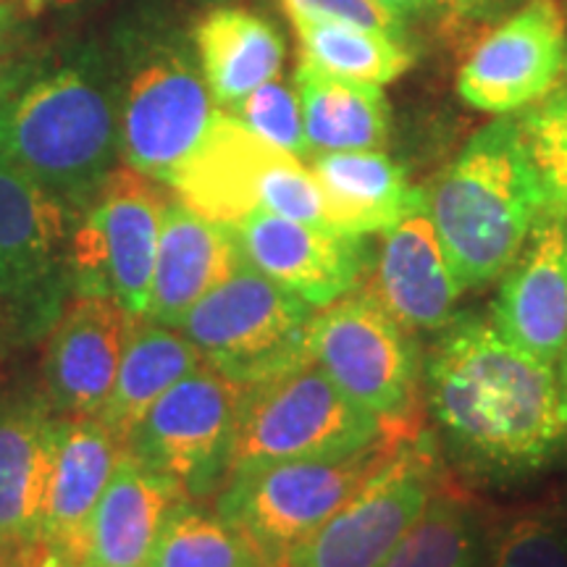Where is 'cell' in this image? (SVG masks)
I'll list each match as a JSON object with an SVG mask.
<instances>
[{
    "label": "cell",
    "instance_id": "484cf974",
    "mask_svg": "<svg viewBox=\"0 0 567 567\" xmlns=\"http://www.w3.org/2000/svg\"><path fill=\"white\" fill-rule=\"evenodd\" d=\"M200 365V352L187 337L153 321L137 323L126 342L116 384L97 413V421L126 444L134 425L145 417L153 402Z\"/></svg>",
    "mask_w": 567,
    "mask_h": 567
},
{
    "label": "cell",
    "instance_id": "ac0fdd59",
    "mask_svg": "<svg viewBox=\"0 0 567 567\" xmlns=\"http://www.w3.org/2000/svg\"><path fill=\"white\" fill-rule=\"evenodd\" d=\"M492 323L517 347L557 365L567 350V226L542 216L534 234L502 276Z\"/></svg>",
    "mask_w": 567,
    "mask_h": 567
},
{
    "label": "cell",
    "instance_id": "52a82bcc",
    "mask_svg": "<svg viewBox=\"0 0 567 567\" xmlns=\"http://www.w3.org/2000/svg\"><path fill=\"white\" fill-rule=\"evenodd\" d=\"M392 444L381 442L344 460H287L231 473L216 513L243 530L271 567L365 484Z\"/></svg>",
    "mask_w": 567,
    "mask_h": 567
},
{
    "label": "cell",
    "instance_id": "1f68e13d",
    "mask_svg": "<svg viewBox=\"0 0 567 567\" xmlns=\"http://www.w3.org/2000/svg\"><path fill=\"white\" fill-rule=\"evenodd\" d=\"M486 567H567V526L551 515L517 517L494 542Z\"/></svg>",
    "mask_w": 567,
    "mask_h": 567
},
{
    "label": "cell",
    "instance_id": "7402d4cb",
    "mask_svg": "<svg viewBox=\"0 0 567 567\" xmlns=\"http://www.w3.org/2000/svg\"><path fill=\"white\" fill-rule=\"evenodd\" d=\"M182 499L189 496L174 478L124 452L92 515L82 567H145L163 520Z\"/></svg>",
    "mask_w": 567,
    "mask_h": 567
},
{
    "label": "cell",
    "instance_id": "d6986e66",
    "mask_svg": "<svg viewBox=\"0 0 567 567\" xmlns=\"http://www.w3.org/2000/svg\"><path fill=\"white\" fill-rule=\"evenodd\" d=\"M368 292L405 329L439 331L452 323L465 287L431 221L429 195L384 231Z\"/></svg>",
    "mask_w": 567,
    "mask_h": 567
},
{
    "label": "cell",
    "instance_id": "8992f818",
    "mask_svg": "<svg viewBox=\"0 0 567 567\" xmlns=\"http://www.w3.org/2000/svg\"><path fill=\"white\" fill-rule=\"evenodd\" d=\"M313 316V305L243 264L184 316L179 329L203 363L247 386L310 358Z\"/></svg>",
    "mask_w": 567,
    "mask_h": 567
},
{
    "label": "cell",
    "instance_id": "603a6c76",
    "mask_svg": "<svg viewBox=\"0 0 567 567\" xmlns=\"http://www.w3.org/2000/svg\"><path fill=\"white\" fill-rule=\"evenodd\" d=\"M313 176L323 195L326 221L352 237L389 231L429 195L410 187L402 166L379 151L318 153Z\"/></svg>",
    "mask_w": 567,
    "mask_h": 567
},
{
    "label": "cell",
    "instance_id": "e575fe53",
    "mask_svg": "<svg viewBox=\"0 0 567 567\" xmlns=\"http://www.w3.org/2000/svg\"><path fill=\"white\" fill-rule=\"evenodd\" d=\"M502 3H513V0H460L457 13H463V17H481V13L499 9Z\"/></svg>",
    "mask_w": 567,
    "mask_h": 567
},
{
    "label": "cell",
    "instance_id": "d590c367",
    "mask_svg": "<svg viewBox=\"0 0 567 567\" xmlns=\"http://www.w3.org/2000/svg\"><path fill=\"white\" fill-rule=\"evenodd\" d=\"M557 365H559V371H557L559 389H563V400H565V405H567V350H565L563 358H559Z\"/></svg>",
    "mask_w": 567,
    "mask_h": 567
},
{
    "label": "cell",
    "instance_id": "4dcf8cb0",
    "mask_svg": "<svg viewBox=\"0 0 567 567\" xmlns=\"http://www.w3.org/2000/svg\"><path fill=\"white\" fill-rule=\"evenodd\" d=\"M229 113L237 116L252 134H258L260 140H266L268 145L279 147L284 153L297 155V158L310 153L308 137H305L300 95L289 84L279 80L260 84Z\"/></svg>",
    "mask_w": 567,
    "mask_h": 567
},
{
    "label": "cell",
    "instance_id": "83f0119b",
    "mask_svg": "<svg viewBox=\"0 0 567 567\" xmlns=\"http://www.w3.org/2000/svg\"><path fill=\"white\" fill-rule=\"evenodd\" d=\"M145 567H266V559L221 515L182 499L163 520Z\"/></svg>",
    "mask_w": 567,
    "mask_h": 567
},
{
    "label": "cell",
    "instance_id": "7c38bea8",
    "mask_svg": "<svg viewBox=\"0 0 567 567\" xmlns=\"http://www.w3.org/2000/svg\"><path fill=\"white\" fill-rule=\"evenodd\" d=\"M431 486L429 450L394 442L365 484L271 567H381L431 502Z\"/></svg>",
    "mask_w": 567,
    "mask_h": 567
},
{
    "label": "cell",
    "instance_id": "3957f363",
    "mask_svg": "<svg viewBox=\"0 0 567 567\" xmlns=\"http://www.w3.org/2000/svg\"><path fill=\"white\" fill-rule=\"evenodd\" d=\"M0 151L66 210L87 208L118 151L109 90L80 66L40 76L0 101Z\"/></svg>",
    "mask_w": 567,
    "mask_h": 567
},
{
    "label": "cell",
    "instance_id": "5b68a950",
    "mask_svg": "<svg viewBox=\"0 0 567 567\" xmlns=\"http://www.w3.org/2000/svg\"><path fill=\"white\" fill-rule=\"evenodd\" d=\"M168 184L189 210L229 229L264 210L331 229L313 172L224 111Z\"/></svg>",
    "mask_w": 567,
    "mask_h": 567
},
{
    "label": "cell",
    "instance_id": "44dd1931",
    "mask_svg": "<svg viewBox=\"0 0 567 567\" xmlns=\"http://www.w3.org/2000/svg\"><path fill=\"white\" fill-rule=\"evenodd\" d=\"M245 264L229 226L208 221L184 203L166 208L145 318L179 329L184 316Z\"/></svg>",
    "mask_w": 567,
    "mask_h": 567
},
{
    "label": "cell",
    "instance_id": "f546056e",
    "mask_svg": "<svg viewBox=\"0 0 567 567\" xmlns=\"http://www.w3.org/2000/svg\"><path fill=\"white\" fill-rule=\"evenodd\" d=\"M523 140L544 189V216H567V87L520 113Z\"/></svg>",
    "mask_w": 567,
    "mask_h": 567
},
{
    "label": "cell",
    "instance_id": "5bb4252c",
    "mask_svg": "<svg viewBox=\"0 0 567 567\" xmlns=\"http://www.w3.org/2000/svg\"><path fill=\"white\" fill-rule=\"evenodd\" d=\"M567 71L565 17L555 0H530L481 42L457 74L460 97L496 116L526 111Z\"/></svg>",
    "mask_w": 567,
    "mask_h": 567
},
{
    "label": "cell",
    "instance_id": "8fae6325",
    "mask_svg": "<svg viewBox=\"0 0 567 567\" xmlns=\"http://www.w3.org/2000/svg\"><path fill=\"white\" fill-rule=\"evenodd\" d=\"M308 350L352 402L384 423L400 421L413 402L417 354L410 329L368 289L316 310Z\"/></svg>",
    "mask_w": 567,
    "mask_h": 567
},
{
    "label": "cell",
    "instance_id": "f35d334b",
    "mask_svg": "<svg viewBox=\"0 0 567 567\" xmlns=\"http://www.w3.org/2000/svg\"><path fill=\"white\" fill-rule=\"evenodd\" d=\"M205 3H221V0H205Z\"/></svg>",
    "mask_w": 567,
    "mask_h": 567
},
{
    "label": "cell",
    "instance_id": "ffe728a7",
    "mask_svg": "<svg viewBox=\"0 0 567 567\" xmlns=\"http://www.w3.org/2000/svg\"><path fill=\"white\" fill-rule=\"evenodd\" d=\"M61 417L45 394L0 402V549L17 557L38 536L51 492Z\"/></svg>",
    "mask_w": 567,
    "mask_h": 567
},
{
    "label": "cell",
    "instance_id": "ab89813d",
    "mask_svg": "<svg viewBox=\"0 0 567 567\" xmlns=\"http://www.w3.org/2000/svg\"><path fill=\"white\" fill-rule=\"evenodd\" d=\"M563 221H565V226H567V216H565V218H563Z\"/></svg>",
    "mask_w": 567,
    "mask_h": 567
},
{
    "label": "cell",
    "instance_id": "8d00e7d4",
    "mask_svg": "<svg viewBox=\"0 0 567 567\" xmlns=\"http://www.w3.org/2000/svg\"><path fill=\"white\" fill-rule=\"evenodd\" d=\"M0 567H17V557L9 555V551L0 549Z\"/></svg>",
    "mask_w": 567,
    "mask_h": 567
},
{
    "label": "cell",
    "instance_id": "4fadbf2b",
    "mask_svg": "<svg viewBox=\"0 0 567 567\" xmlns=\"http://www.w3.org/2000/svg\"><path fill=\"white\" fill-rule=\"evenodd\" d=\"M208 84L179 42H153L132 71L118 118L126 166L155 182H172L210 130Z\"/></svg>",
    "mask_w": 567,
    "mask_h": 567
},
{
    "label": "cell",
    "instance_id": "f1b7e54d",
    "mask_svg": "<svg viewBox=\"0 0 567 567\" xmlns=\"http://www.w3.org/2000/svg\"><path fill=\"white\" fill-rule=\"evenodd\" d=\"M381 567H478V536L463 502L434 494Z\"/></svg>",
    "mask_w": 567,
    "mask_h": 567
},
{
    "label": "cell",
    "instance_id": "d4e9b609",
    "mask_svg": "<svg viewBox=\"0 0 567 567\" xmlns=\"http://www.w3.org/2000/svg\"><path fill=\"white\" fill-rule=\"evenodd\" d=\"M310 153L379 151L389 140V103L381 84L342 80L308 63L297 69Z\"/></svg>",
    "mask_w": 567,
    "mask_h": 567
},
{
    "label": "cell",
    "instance_id": "836d02e7",
    "mask_svg": "<svg viewBox=\"0 0 567 567\" xmlns=\"http://www.w3.org/2000/svg\"><path fill=\"white\" fill-rule=\"evenodd\" d=\"M381 6H386L389 11L400 13L402 19L408 13H421V11H439V9H452L460 11V0H379Z\"/></svg>",
    "mask_w": 567,
    "mask_h": 567
},
{
    "label": "cell",
    "instance_id": "7a4b0ae2",
    "mask_svg": "<svg viewBox=\"0 0 567 567\" xmlns=\"http://www.w3.org/2000/svg\"><path fill=\"white\" fill-rule=\"evenodd\" d=\"M431 221L465 289L502 279L544 216V189L515 116L473 134L429 195Z\"/></svg>",
    "mask_w": 567,
    "mask_h": 567
},
{
    "label": "cell",
    "instance_id": "30bf717a",
    "mask_svg": "<svg viewBox=\"0 0 567 567\" xmlns=\"http://www.w3.org/2000/svg\"><path fill=\"white\" fill-rule=\"evenodd\" d=\"M69 210L0 151V318L17 334H38L63 310Z\"/></svg>",
    "mask_w": 567,
    "mask_h": 567
},
{
    "label": "cell",
    "instance_id": "d6a6232c",
    "mask_svg": "<svg viewBox=\"0 0 567 567\" xmlns=\"http://www.w3.org/2000/svg\"><path fill=\"white\" fill-rule=\"evenodd\" d=\"M284 11L292 21H323V24H347L358 30L384 32L400 38L402 17L389 11L379 0H281Z\"/></svg>",
    "mask_w": 567,
    "mask_h": 567
},
{
    "label": "cell",
    "instance_id": "6da1fadb",
    "mask_svg": "<svg viewBox=\"0 0 567 567\" xmlns=\"http://www.w3.org/2000/svg\"><path fill=\"white\" fill-rule=\"evenodd\" d=\"M425 360V394L452 452L494 478L547 465L567 434L557 368L507 339L492 318L444 326Z\"/></svg>",
    "mask_w": 567,
    "mask_h": 567
},
{
    "label": "cell",
    "instance_id": "9a60e30c",
    "mask_svg": "<svg viewBox=\"0 0 567 567\" xmlns=\"http://www.w3.org/2000/svg\"><path fill=\"white\" fill-rule=\"evenodd\" d=\"M124 452L126 444L97 417H61L45 515L17 567H82L92 515Z\"/></svg>",
    "mask_w": 567,
    "mask_h": 567
},
{
    "label": "cell",
    "instance_id": "ba28073f",
    "mask_svg": "<svg viewBox=\"0 0 567 567\" xmlns=\"http://www.w3.org/2000/svg\"><path fill=\"white\" fill-rule=\"evenodd\" d=\"M168 197L151 176L113 168L69 237L74 295L113 297L145 316Z\"/></svg>",
    "mask_w": 567,
    "mask_h": 567
},
{
    "label": "cell",
    "instance_id": "74e56055",
    "mask_svg": "<svg viewBox=\"0 0 567 567\" xmlns=\"http://www.w3.org/2000/svg\"><path fill=\"white\" fill-rule=\"evenodd\" d=\"M3 21H6V13L0 9V42H3Z\"/></svg>",
    "mask_w": 567,
    "mask_h": 567
},
{
    "label": "cell",
    "instance_id": "9c48e42d",
    "mask_svg": "<svg viewBox=\"0 0 567 567\" xmlns=\"http://www.w3.org/2000/svg\"><path fill=\"white\" fill-rule=\"evenodd\" d=\"M243 392V384L203 363L153 402L134 425L126 452L174 478L189 499H203L226 481Z\"/></svg>",
    "mask_w": 567,
    "mask_h": 567
},
{
    "label": "cell",
    "instance_id": "cb8c5ba5",
    "mask_svg": "<svg viewBox=\"0 0 567 567\" xmlns=\"http://www.w3.org/2000/svg\"><path fill=\"white\" fill-rule=\"evenodd\" d=\"M200 71L210 95L226 111L237 109L260 84L276 80L284 40L271 21L245 9H216L195 30Z\"/></svg>",
    "mask_w": 567,
    "mask_h": 567
},
{
    "label": "cell",
    "instance_id": "4316f807",
    "mask_svg": "<svg viewBox=\"0 0 567 567\" xmlns=\"http://www.w3.org/2000/svg\"><path fill=\"white\" fill-rule=\"evenodd\" d=\"M295 30L300 34L302 63L342 80L386 84L413 63V53L394 34L323 21H295Z\"/></svg>",
    "mask_w": 567,
    "mask_h": 567
},
{
    "label": "cell",
    "instance_id": "2e32d148",
    "mask_svg": "<svg viewBox=\"0 0 567 567\" xmlns=\"http://www.w3.org/2000/svg\"><path fill=\"white\" fill-rule=\"evenodd\" d=\"M137 316L103 295H74L45 350V400L63 421L97 417L116 384Z\"/></svg>",
    "mask_w": 567,
    "mask_h": 567
},
{
    "label": "cell",
    "instance_id": "e0dca14e",
    "mask_svg": "<svg viewBox=\"0 0 567 567\" xmlns=\"http://www.w3.org/2000/svg\"><path fill=\"white\" fill-rule=\"evenodd\" d=\"M231 231L247 266L302 297L316 310L354 292L365 276L363 237L266 210L231 226Z\"/></svg>",
    "mask_w": 567,
    "mask_h": 567
},
{
    "label": "cell",
    "instance_id": "277c9868",
    "mask_svg": "<svg viewBox=\"0 0 567 567\" xmlns=\"http://www.w3.org/2000/svg\"><path fill=\"white\" fill-rule=\"evenodd\" d=\"M381 434L384 421L352 402L313 358H308L245 386L226 478L287 460L363 455L381 444Z\"/></svg>",
    "mask_w": 567,
    "mask_h": 567
}]
</instances>
